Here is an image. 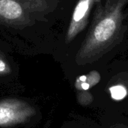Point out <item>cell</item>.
I'll return each instance as SVG.
<instances>
[{
    "label": "cell",
    "instance_id": "cell-2",
    "mask_svg": "<svg viewBox=\"0 0 128 128\" xmlns=\"http://www.w3.org/2000/svg\"><path fill=\"white\" fill-rule=\"evenodd\" d=\"M34 114V108L26 101L17 99L0 101V127H12L23 124Z\"/></svg>",
    "mask_w": 128,
    "mask_h": 128
},
{
    "label": "cell",
    "instance_id": "cell-4",
    "mask_svg": "<svg viewBox=\"0 0 128 128\" xmlns=\"http://www.w3.org/2000/svg\"><path fill=\"white\" fill-rule=\"evenodd\" d=\"M23 9L16 0H0V16L8 20L22 17Z\"/></svg>",
    "mask_w": 128,
    "mask_h": 128
},
{
    "label": "cell",
    "instance_id": "cell-3",
    "mask_svg": "<svg viewBox=\"0 0 128 128\" xmlns=\"http://www.w3.org/2000/svg\"><path fill=\"white\" fill-rule=\"evenodd\" d=\"M97 0H79L76 4L66 35L67 43L73 40L86 28L89 14Z\"/></svg>",
    "mask_w": 128,
    "mask_h": 128
},
{
    "label": "cell",
    "instance_id": "cell-6",
    "mask_svg": "<svg viewBox=\"0 0 128 128\" xmlns=\"http://www.w3.org/2000/svg\"><path fill=\"white\" fill-rule=\"evenodd\" d=\"M10 72V68L0 54V75H5Z\"/></svg>",
    "mask_w": 128,
    "mask_h": 128
},
{
    "label": "cell",
    "instance_id": "cell-7",
    "mask_svg": "<svg viewBox=\"0 0 128 128\" xmlns=\"http://www.w3.org/2000/svg\"><path fill=\"white\" fill-rule=\"evenodd\" d=\"M89 87H90L89 83H88V82H82V84H81V88H82L83 90H87V89L89 88Z\"/></svg>",
    "mask_w": 128,
    "mask_h": 128
},
{
    "label": "cell",
    "instance_id": "cell-1",
    "mask_svg": "<svg viewBox=\"0 0 128 128\" xmlns=\"http://www.w3.org/2000/svg\"><path fill=\"white\" fill-rule=\"evenodd\" d=\"M128 0H106L96 9L92 24L77 53L80 61L92 60L109 51L122 32L123 12Z\"/></svg>",
    "mask_w": 128,
    "mask_h": 128
},
{
    "label": "cell",
    "instance_id": "cell-5",
    "mask_svg": "<svg viewBox=\"0 0 128 128\" xmlns=\"http://www.w3.org/2000/svg\"><path fill=\"white\" fill-rule=\"evenodd\" d=\"M110 92L112 98L115 100H122L127 94V91L122 86H116L112 87L110 88Z\"/></svg>",
    "mask_w": 128,
    "mask_h": 128
}]
</instances>
